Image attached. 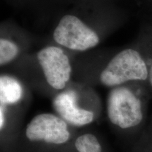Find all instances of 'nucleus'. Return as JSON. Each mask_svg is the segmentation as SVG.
I'll list each match as a JSON object with an SVG mask.
<instances>
[{
  "label": "nucleus",
  "mask_w": 152,
  "mask_h": 152,
  "mask_svg": "<svg viewBox=\"0 0 152 152\" xmlns=\"http://www.w3.org/2000/svg\"><path fill=\"white\" fill-rule=\"evenodd\" d=\"M147 84L132 83L111 88L106 99L108 119L115 130L135 143L147 126L148 102L151 96Z\"/></svg>",
  "instance_id": "obj_1"
},
{
  "label": "nucleus",
  "mask_w": 152,
  "mask_h": 152,
  "mask_svg": "<svg viewBox=\"0 0 152 152\" xmlns=\"http://www.w3.org/2000/svg\"><path fill=\"white\" fill-rule=\"evenodd\" d=\"M76 134V129L57 114L42 113L30 120L15 147L17 152H55Z\"/></svg>",
  "instance_id": "obj_2"
},
{
  "label": "nucleus",
  "mask_w": 152,
  "mask_h": 152,
  "mask_svg": "<svg viewBox=\"0 0 152 152\" xmlns=\"http://www.w3.org/2000/svg\"><path fill=\"white\" fill-rule=\"evenodd\" d=\"M149 65L142 40L137 47H128L117 53L100 73L104 86L113 88L132 83L147 84Z\"/></svg>",
  "instance_id": "obj_3"
},
{
  "label": "nucleus",
  "mask_w": 152,
  "mask_h": 152,
  "mask_svg": "<svg viewBox=\"0 0 152 152\" xmlns=\"http://www.w3.org/2000/svg\"><path fill=\"white\" fill-rule=\"evenodd\" d=\"M58 45L70 50L85 52L100 42L98 34L80 18L74 15H65L60 19L53 33Z\"/></svg>",
  "instance_id": "obj_4"
},
{
  "label": "nucleus",
  "mask_w": 152,
  "mask_h": 152,
  "mask_svg": "<svg viewBox=\"0 0 152 152\" xmlns=\"http://www.w3.org/2000/svg\"><path fill=\"white\" fill-rule=\"evenodd\" d=\"M52 103L55 113L75 129L88 126L96 118V110L85 105L75 89L66 88L58 92Z\"/></svg>",
  "instance_id": "obj_5"
},
{
  "label": "nucleus",
  "mask_w": 152,
  "mask_h": 152,
  "mask_svg": "<svg viewBox=\"0 0 152 152\" xmlns=\"http://www.w3.org/2000/svg\"><path fill=\"white\" fill-rule=\"evenodd\" d=\"M37 58L49 87L58 92L65 90L72 75V66L66 52L61 47L47 46L37 52Z\"/></svg>",
  "instance_id": "obj_6"
},
{
  "label": "nucleus",
  "mask_w": 152,
  "mask_h": 152,
  "mask_svg": "<svg viewBox=\"0 0 152 152\" xmlns=\"http://www.w3.org/2000/svg\"><path fill=\"white\" fill-rule=\"evenodd\" d=\"M55 152H108V149L98 134L90 131H83L77 132L69 143Z\"/></svg>",
  "instance_id": "obj_7"
},
{
  "label": "nucleus",
  "mask_w": 152,
  "mask_h": 152,
  "mask_svg": "<svg viewBox=\"0 0 152 152\" xmlns=\"http://www.w3.org/2000/svg\"><path fill=\"white\" fill-rule=\"evenodd\" d=\"M24 96L21 83L15 77L3 75L0 77V106L8 109L18 105Z\"/></svg>",
  "instance_id": "obj_8"
},
{
  "label": "nucleus",
  "mask_w": 152,
  "mask_h": 152,
  "mask_svg": "<svg viewBox=\"0 0 152 152\" xmlns=\"http://www.w3.org/2000/svg\"><path fill=\"white\" fill-rule=\"evenodd\" d=\"M19 47L14 41L7 38L0 39V65H7L13 61L19 54Z\"/></svg>",
  "instance_id": "obj_9"
},
{
  "label": "nucleus",
  "mask_w": 152,
  "mask_h": 152,
  "mask_svg": "<svg viewBox=\"0 0 152 152\" xmlns=\"http://www.w3.org/2000/svg\"><path fill=\"white\" fill-rule=\"evenodd\" d=\"M130 152H152V116L141 136L131 147Z\"/></svg>",
  "instance_id": "obj_10"
},
{
  "label": "nucleus",
  "mask_w": 152,
  "mask_h": 152,
  "mask_svg": "<svg viewBox=\"0 0 152 152\" xmlns=\"http://www.w3.org/2000/svg\"><path fill=\"white\" fill-rule=\"evenodd\" d=\"M142 45L149 65V77L147 80V86L152 94V28L144 34L142 39Z\"/></svg>",
  "instance_id": "obj_11"
}]
</instances>
